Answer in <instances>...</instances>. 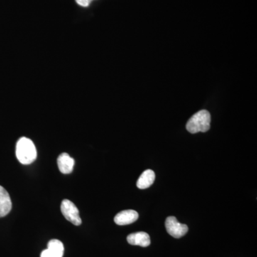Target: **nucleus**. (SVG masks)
Instances as JSON below:
<instances>
[{"label": "nucleus", "mask_w": 257, "mask_h": 257, "mask_svg": "<svg viewBox=\"0 0 257 257\" xmlns=\"http://www.w3.org/2000/svg\"><path fill=\"white\" fill-rule=\"evenodd\" d=\"M57 165L60 172L62 174L67 175L73 170L74 160L72 157L69 156L68 154L62 153L57 158Z\"/></svg>", "instance_id": "nucleus-9"}, {"label": "nucleus", "mask_w": 257, "mask_h": 257, "mask_svg": "<svg viewBox=\"0 0 257 257\" xmlns=\"http://www.w3.org/2000/svg\"><path fill=\"white\" fill-rule=\"evenodd\" d=\"M61 211L64 217L74 225L79 226L82 224V219L79 216L78 209L70 200L64 199L62 201L61 204Z\"/></svg>", "instance_id": "nucleus-3"}, {"label": "nucleus", "mask_w": 257, "mask_h": 257, "mask_svg": "<svg viewBox=\"0 0 257 257\" xmlns=\"http://www.w3.org/2000/svg\"><path fill=\"white\" fill-rule=\"evenodd\" d=\"M211 115L207 110L198 111L193 115L186 125L187 131L192 134L206 133L210 128Z\"/></svg>", "instance_id": "nucleus-2"}, {"label": "nucleus", "mask_w": 257, "mask_h": 257, "mask_svg": "<svg viewBox=\"0 0 257 257\" xmlns=\"http://www.w3.org/2000/svg\"><path fill=\"white\" fill-rule=\"evenodd\" d=\"M165 226L169 234L176 239L182 237L188 232L189 228L187 225L179 223L175 216H169L167 218Z\"/></svg>", "instance_id": "nucleus-4"}, {"label": "nucleus", "mask_w": 257, "mask_h": 257, "mask_svg": "<svg viewBox=\"0 0 257 257\" xmlns=\"http://www.w3.org/2000/svg\"><path fill=\"white\" fill-rule=\"evenodd\" d=\"M155 180V172L151 170H145L139 178L137 186L139 189H147L153 184Z\"/></svg>", "instance_id": "nucleus-10"}, {"label": "nucleus", "mask_w": 257, "mask_h": 257, "mask_svg": "<svg viewBox=\"0 0 257 257\" xmlns=\"http://www.w3.org/2000/svg\"><path fill=\"white\" fill-rule=\"evenodd\" d=\"M126 239L130 244L143 246V247H147L151 243L150 236L147 233L143 231L130 234L128 235Z\"/></svg>", "instance_id": "nucleus-7"}, {"label": "nucleus", "mask_w": 257, "mask_h": 257, "mask_svg": "<svg viewBox=\"0 0 257 257\" xmlns=\"http://www.w3.org/2000/svg\"><path fill=\"white\" fill-rule=\"evenodd\" d=\"M13 204L9 193L0 186V218L8 215L11 211Z\"/></svg>", "instance_id": "nucleus-8"}, {"label": "nucleus", "mask_w": 257, "mask_h": 257, "mask_svg": "<svg viewBox=\"0 0 257 257\" xmlns=\"http://www.w3.org/2000/svg\"><path fill=\"white\" fill-rule=\"evenodd\" d=\"M16 156L23 165H30L37 159V152L35 144L30 139L22 138L16 145Z\"/></svg>", "instance_id": "nucleus-1"}, {"label": "nucleus", "mask_w": 257, "mask_h": 257, "mask_svg": "<svg viewBox=\"0 0 257 257\" xmlns=\"http://www.w3.org/2000/svg\"><path fill=\"white\" fill-rule=\"evenodd\" d=\"M139 214L136 211L128 209L120 211L114 217V222L120 226L133 224L138 220Z\"/></svg>", "instance_id": "nucleus-6"}, {"label": "nucleus", "mask_w": 257, "mask_h": 257, "mask_svg": "<svg viewBox=\"0 0 257 257\" xmlns=\"http://www.w3.org/2000/svg\"><path fill=\"white\" fill-rule=\"evenodd\" d=\"M64 251L62 241L58 239H52L49 241L47 249L42 251L40 257H62Z\"/></svg>", "instance_id": "nucleus-5"}, {"label": "nucleus", "mask_w": 257, "mask_h": 257, "mask_svg": "<svg viewBox=\"0 0 257 257\" xmlns=\"http://www.w3.org/2000/svg\"><path fill=\"white\" fill-rule=\"evenodd\" d=\"M77 4L82 7H88L90 4V1L89 0H75Z\"/></svg>", "instance_id": "nucleus-11"}, {"label": "nucleus", "mask_w": 257, "mask_h": 257, "mask_svg": "<svg viewBox=\"0 0 257 257\" xmlns=\"http://www.w3.org/2000/svg\"><path fill=\"white\" fill-rule=\"evenodd\" d=\"M89 1H90V2H91V1H92V0H89Z\"/></svg>", "instance_id": "nucleus-12"}]
</instances>
